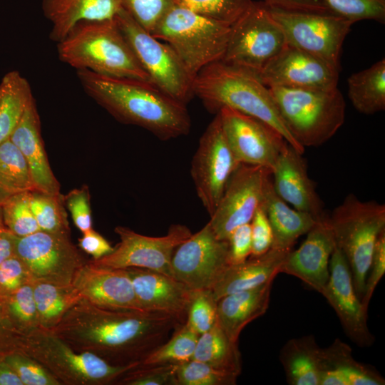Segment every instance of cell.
<instances>
[{"label":"cell","instance_id":"cell-47","mask_svg":"<svg viewBox=\"0 0 385 385\" xmlns=\"http://www.w3.org/2000/svg\"><path fill=\"white\" fill-rule=\"evenodd\" d=\"M88 187L75 188L63 195L65 207L70 212L75 226L82 232L92 227L91 208Z\"/></svg>","mask_w":385,"mask_h":385},{"label":"cell","instance_id":"cell-16","mask_svg":"<svg viewBox=\"0 0 385 385\" xmlns=\"http://www.w3.org/2000/svg\"><path fill=\"white\" fill-rule=\"evenodd\" d=\"M228 263V242L218 239L207 223L175 250L173 278L194 291L211 289Z\"/></svg>","mask_w":385,"mask_h":385},{"label":"cell","instance_id":"cell-24","mask_svg":"<svg viewBox=\"0 0 385 385\" xmlns=\"http://www.w3.org/2000/svg\"><path fill=\"white\" fill-rule=\"evenodd\" d=\"M9 139L24 157L35 189L50 194H60V184L51 170L43 146L34 98L28 104Z\"/></svg>","mask_w":385,"mask_h":385},{"label":"cell","instance_id":"cell-57","mask_svg":"<svg viewBox=\"0 0 385 385\" xmlns=\"http://www.w3.org/2000/svg\"><path fill=\"white\" fill-rule=\"evenodd\" d=\"M4 227V224H3L2 215H1V205H0V227Z\"/></svg>","mask_w":385,"mask_h":385},{"label":"cell","instance_id":"cell-40","mask_svg":"<svg viewBox=\"0 0 385 385\" xmlns=\"http://www.w3.org/2000/svg\"><path fill=\"white\" fill-rule=\"evenodd\" d=\"M29 192L12 195L1 204L4 226L17 237L40 230L30 207Z\"/></svg>","mask_w":385,"mask_h":385},{"label":"cell","instance_id":"cell-15","mask_svg":"<svg viewBox=\"0 0 385 385\" xmlns=\"http://www.w3.org/2000/svg\"><path fill=\"white\" fill-rule=\"evenodd\" d=\"M272 170L260 165L240 164L232 174L222 196L207 222L216 237L227 240L231 232L250 223L262 205Z\"/></svg>","mask_w":385,"mask_h":385},{"label":"cell","instance_id":"cell-14","mask_svg":"<svg viewBox=\"0 0 385 385\" xmlns=\"http://www.w3.org/2000/svg\"><path fill=\"white\" fill-rule=\"evenodd\" d=\"M115 232L119 236V243L111 253L99 260H90L93 264L114 269H148L172 277L173 255L192 235L187 226L180 224L171 225L168 233L161 237L145 236L122 226H117Z\"/></svg>","mask_w":385,"mask_h":385},{"label":"cell","instance_id":"cell-28","mask_svg":"<svg viewBox=\"0 0 385 385\" xmlns=\"http://www.w3.org/2000/svg\"><path fill=\"white\" fill-rule=\"evenodd\" d=\"M262 205L273 232V248L290 251L296 240L307 234L316 222L310 214L291 208L275 192L272 178L268 180Z\"/></svg>","mask_w":385,"mask_h":385},{"label":"cell","instance_id":"cell-13","mask_svg":"<svg viewBox=\"0 0 385 385\" xmlns=\"http://www.w3.org/2000/svg\"><path fill=\"white\" fill-rule=\"evenodd\" d=\"M240 164L225 137L219 114L216 113L200 138L190 168L197 195L210 216Z\"/></svg>","mask_w":385,"mask_h":385},{"label":"cell","instance_id":"cell-35","mask_svg":"<svg viewBox=\"0 0 385 385\" xmlns=\"http://www.w3.org/2000/svg\"><path fill=\"white\" fill-rule=\"evenodd\" d=\"M34 189L24 157L8 138L0 144V205L12 195Z\"/></svg>","mask_w":385,"mask_h":385},{"label":"cell","instance_id":"cell-25","mask_svg":"<svg viewBox=\"0 0 385 385\" xmlns=\"http://www.w3.org/2000/svg\"><path fill=\"white\" fill-rule=\"evenodd\" d=\"M289 252L272 247L263 255L250 256L241 263L228 265L211 289L215 299L218 301L227 294L274 280Z\"/></svg>","mask_w":385,"mask_h":385},{"label":"cell","instance_id":"cell-32","mask_svg":"<svg viewBox=\"0 0 385 385\" xmlns=\"http://www.w3.org/2000/svg\"><path fill=\"white\" fill-rule=\"evenodd\" d=\"M0 144L9 138L29 102L34 98L28 81L17 71L8 72L1 82Z\"/></svg>","mask_w":385,"mask_h":385},{"label":"cell","instance_id":"cell-37","mask_svg":"<svg viewBox=\"0 0 385 385\" xmlns=\"http://www.w3.org/2000/svg\"><path fill=\"white\" fill-rule=\"evenodd\" d=\"M198 337L185 324L167 342L146 356L140 365L179 364L189 361L192 358Z\"/></svg>","mask_w":385,"mask_h":385},{"label":"cell","instance_id":"cell-21","mask_svg":"<svg viewBox=\"0 0 385 385\" xmlns=\"http://www.w3.org/2000/svg\"><path fill=\"white\" fill-rule=\"evenodd\" d=\"M143 311L166 314L185 324L195 291L176 279L139 267L125 268Z\"/></svg>","mask_w":385,"mask_h":385},{"label":"cell","instance_id":"cell-30","mask_svg":"<svg viewBox=\"0 0 385 385\" xmlns=\"http://www.w3.org/2000/svg\"><path fill=\"white\" fill-rule=\"evenodd\" d=\"M348 96L359 113L371 115L385 109V59L352 73L347 79Z\"/></svg>","mask_w":385,"mask_h":385},{"label":"cell","instance_id":"cell-54","mask_svg":"<svg viewBox=\"0 0 385 385\" xmlns=\"http://www.w3.org/2000/svg\"><path fill=\"white\" fill-rule=\"evenodd\" d=\"M268 6L287 11L332 13L321 0H264Z\"/></svg>","mask_w":385,"mask_h":385},{"label":"cell","instance_id":"cell-10","mask_svg":"<svg viewBox=\"0 0 385 385\" xmlns=\"http://www.w3.org/2000/svg\"><path fill=\"white\" fill-rule=\"evenodd\" d=\"M267 8L287 45L311 54L339 73L342 46L352 21L333 13Z\"/></svg>","mask_w":385,"mask_h":385},{"label":"cell","instance_id":"cell-9","mask_svg":"<svg viewBox=\"0 0 385 385\" xmlns=\"http://www.w3.org/2000/svg\"><path fill=\"white\" fill-rule=\"evenodd\" d=\"M115 21L151 83L187 106L193 96L194 78L173 49L141 27L123 8Z\"/></svg>","mask_w":385,"mask_h":385},{"label":"cell","instance_id":"cell-50","mask_svg":"<svg viewBox=\"0 0 385 385\" xmlns=\"http://www.w3.org/2000/svg\"><path fill=\"white\" fill-rule=\"evenodd\" d=\"M369 271L361 300L366 310L373 293L385 273V230L380 234L375 244Z\"/></svg>","mask_w":385,"mask_h":385},{"label":"cell","instance_id":"cell-33","mask_svg":"<svg viewBox=\"0 0 385 385\" xmlns=\"http://www.w3.org/2000/svg\"><path fill=\"white\" fill-rule=\"evenodd\" d=\"M33 289L39 327L49 331H51L66 312L81 299L72 284L58 285L34 281Z\"/></svg>","mask_w":385,"mask_h":385},{"label":"cell","instance_id":"cell-8","mask_svg":"<svg viewBox=\"0 0 385 385\" xmlns=\"http://www.w3.org/2000/svg\"><path fill=\"white\" fill-rule=\"evenodd\" d=\"M336 245L344 254L361 300L375 244L385 230V205L351 193L329 217Z\"/></svg>","mask_w":385,"mask_h":385},{"label":"cell","instance_id":"cell-26","mask_svg":"<svg viewBox=\"0 0 385 385\" xmlns=\"http://www.w3.org/2000/svg\"><path fill=\"white\" fill-rule=\"evenodd\" d=\"M121 0H43L42 10L51 24L50 38L58 43L83 21L115 19Z\"/></svg>","mask_w":385,"mask_h":385},{"label":"cell","instance_id":"cell-27","mask_svg":"<svg viewBox=\"0 0 385 385\" xmlns=\"http://www.w3.org/2000/svg\"><path fill=\"white\" fill-rule=\"evenodd\" d=\"M273 282L227 294L217 301V321L232 340L238 342L242 330L266 312Z\"/></svg>","mask_w":385,"mask_h":385},{"label":"cell","instance_id":"cell-53","mask_svg":"<svg viewBox=\"0 0 385 385\" xmlns=\"http://www.w3.org/2000/svg\"><path fill=\"white\" fill-rule=\"evenodd\" d=\"M20 337L12 326L0 299V355L17 351Z\"/></svg>","mask_w":385,"mask_h":385},{"label":"cell","instance_id":"cell-31","mask_svg":"<svg viewBox=\"0 0 385 385\" xmlns=\"http://www.w3.org/2000/svg\"><path fill=\"white\" fill-rule=\"evenodd\" d=\"M192 359L238 376L241 373L238 342L227 336L217 321L208 331L199 335Z\"/></svg>","mask_w":385,"mask_h":385},{"label":"cell","instance_id":"cell-46","mask_svg":"<svg viewBox=\"0 0 385 385\" xmlns=\"http://www.w3.org/2000/svg\"><path fill=\"white\" fill-rule=\"evenodd\" d=\"M123 8L145 30L151 33L174 0H121Z\"/></svg>","mask_w":385,"mask_h":385},{"label":"cell","instance_id":"cell-56","mask_svg":"<svg viewBox=\"0 0 385 385\" xmlns=\"http://www.w3.org/2000/svg\"><path fill=\"white\" fill-rule=\"evenodd\" d=\"M0 385H23L17 374L4 359V355H0Z\"/></svg>","mask_w":385,"mask_h":385},{"label":"cell","instance_id":"cell-51","mask_svg":"<svg viewBox=\"0 0 385 385\" xmlns=\"http://www.w3.org/2000/svg\"><path fill=\"white\" fill-rule=\"evenodd\" d=\"M228 263L236 265L248 259L252 254L250 223L235 228L228 239Z\"/></svg>","mask_w":385,"mask_h":385},{"label":"cell","instance_id":"cell-20","mask_svg":"<svg viewBox=\"0 0 385 385\" xmlns=\"http://www.w3.org/2000/svg\"><path fill=\"white\" fill-rule=\"evenodd\" d=\"M336 246L329 216L324 215L316 220L302 244L287 253L280 273L294 276L322 293L329 279V260Z\"/></svg>","mask_w":385,"mask_h":385},{"label":"cell","instance_id":"cell-18","mask_svg":"<svg viewBox=\"0 0 385 385\" xmlns=\"http://www.w3.org/2000/svg\"><path fill=\"white\" fill-rule=\"evenodd\" d=\"M329 270V279L321 294L336 312L347 336L358 346H370L374 337L367 326V310L354 289L348 261L337 246L331 255Z\"/></svg>","mask_w":385,"mask_h":385},{"label":"cell","instance_id":"cell-4","mask_svg":"<svg viewBox=\"0 0 385 385\" xmlns=\"http://www.w3.org/2000/svg\"><path fill=\"white\" fill-rule=\"evenodd\" d=\"M59 59L76 71L151 82L115 19L83 21L57 43Z\"/></svg>","mask_w":385,"mask_h":385},{"label":"cell","instance_id":"cell-52","mask_svg":"<svg viewBox=\"0 0 385 385\" xmlns=\"http://www.w3.org/2000/svg\"><path fill=\"white\" fill-rule=\"evenodd\" d=\"M78 246L82 251L96 260L111 253L114 247L101 235L93 228L86 232L78 240Z\"/></svg>","mask_w":385,"mask_h":385},{"label":"cell","instance_id":"cell-17","mask_svg":"<svg viewBox=\"0 0 385 385\" xmlns=\"http://www.w3.org/2000/svg\"><path fill=\"white\" fill-rule=\"evenodd\" d=\"M217 113L237 161L272 171L278 156L288 143L283 136L263 121L232 108L223 107Z\"/></svg>","mask_w":385,"mask_h":385},{"label":"cell","instance_id":"cell-5","mask_svg":"<svg viewBox=\"0 0 385 385\" xmlns=\"http://www.w3.org/2000/svg\"><path fill=\"white\" fill-rule=\"evenodd\" d=\"M269 89L287 128L304 148L326 143L344 122L346 104L338 88Z\"/></svg>","mask_w":385,"mask_h":385},{"label":"cell","instance_id":"cell-11","mask_svg":"<svg viewBox=\"0 0 385 385\" xmlns=\"http://www.w3.org/2000/svg\"><path fill=\"white\" fill-rule=\"evenodd\" d=\"M287 46L284 35L264 2H253L231 26L222 62L255 74Z\"/></svg>","mask_w":385,"mask_h":385},{"label":"cell","instance_id":"cell-45","mask_svg":"<svg viewBox=\"0 0 385 385\" xmlns=\"http://www.w3.org/2000/svg\"><path fill=\"white\" fill-rule=\"evenodd\" d=\"M177 367L175 364H139L124 374L116 385H176Z\"/></svg>","mask_w":385,"mask_h":385},{"label":"cell","instance_id":"cell-36","mask_svg":"<svg viewBox=\"0 0 385 385\" xmlns=\"http://www.w3.org/2000/svg\"><path fill=\"white\" fill-rule=\"evenodd\" d=\"M29 198L40 230L71 234L63 195L34 189L29 191Z\"/></svg>","mask_w":385,"mask_h":385},{"label":"cell","instance_id":"cell-43","mask_svg":"<svg viewBox=\"0 0 385 385\" xmlns=\"http://www.w3.org/2000/svg\"><path fill=\"white\" fill-rule=\"evenodd\" d=\"M217 302L211 289L195 291L185 324L198 335L208 331L217 321Z\"/></svg>","mask_w":385,"mask_h":385},{"label":"cell","instance_id":"cell-38","mask_svg":"<svg viewBox=\"0 0 385 385\" xmlns=\"http://www.w3.org/2000/svg\"><path fill=\"white\" fill-rule=\"evenodd\" d=\"M1 300L9 319L19 334L26 335L39 328L33 282L22 286Z\"/></svg>","mask_w":385,"mask_h":385},{"label":"cell","instance_id":"cell-49","mask_svg":"<svg viewBox=\"0 0 385 385\" xmlns=\"http://www.w3.org/2000/svg\"><path fill=\"white\" fill-rule=\"evenodd\" d=\"M252 254L259 256L268 252L273 245V232L264 206L255 212L251 222Z\"/></svg>","mask_w":385,"mask_h":385},{"label":"cell","instance_id":"cell-55","mask_svg":"<svg viewBox=\"0 0 385 385\" xmlns=\"http://www.w3.org/2000/svg\"><path fill=\"white\" fill-rule=\"evenodd\" d=\"M16 235L6 227H0V265L15 255Z\"/></svg>","mask_w":385,"mask_h":385},{"label":"cell","instance_id":"cell-41","mask_svg":"<svg viewBox=\"0 0 385 385\" xmlns=\"http://www.w3.org/2000/svg\"><path fill=\"white\" fill-rule=\"evenodd\" d=\"M237 377L192 359L178 364L176 385H234Z\"/></svg>","mask_w":385,"mask_h":385},{"label":"cell","instance_id":"cell-42","mask_svg":"<svg viewBox=\"0 0 385 385\" xmlns=\"http://www.w3.org/2000/svg\"><path fill=\"white\" fill-rule=\"evenodd\" d=\"M334 14L353 23L361 20L385 21V0H321Z\"/></svg>","mask_w":385,"mask_h":385},{"label":"cell","instance_id":"cell-58","mask_svg":"<svg viewBox=\"0 0 385 385\" xmlns=\"http://www.w3.org/2000/svg\"><path fill=\"white\" fill-rule=\"evenodd\" d=\"M1 93H2V87H1V84H0V96H1Z\"/></svg>","mask_w":385,"mask_h":385},{"label":"cell","instance_id":"cell-44","mask_svg":"<svg viewBox=\"0 0 385 385\" xmlns=\"http://www.w3.org/2000/svg\"><path fill=\"white\" fill-rule=\"evenodd\" d=\"M23 385H61L42 364L33 358L15 351L4 355Z\"/></svg>","mask_w":385,"mask_h":385},{"label":"cell","instance_id":"cell-7","mask_svg":"<svg viewBox=\"0 0 385 385\" xmlns=\"http://www.w3.org/2000/svg\"><path fill=\"white\" fill-rule=\"evenodd\" d=\"M230 31L231 26L175 4L150 34L168 44L195 78L206 66L222 60Z\"/></svg>","mask_w":385,"mask_h":385},{"label":"cell","instance_id":"cell-3","mask_svg":"<svg viewBox=\"0 0 385 385\" xmlns=\"http://www.w3.org/2000/svg\"><path fill=\"white\" fill-rule=\"evenodd\" d=\"M193 96L211 113L228 107L256 118L279 132L298 153L302 147L287 128L268 87L245 68L215 61L204 67L194 78Z\"/></svg>","mask_w":385,"mask_h":385},{"label":"cell","instance_id":"cell-1","mask_svg":"<svg viewBox=\"0 0 385 385\" xmlns=\"http://www.w3.org/2000/svg\"><path fill=\"white\" fill-rule=\"evenodd\" d=\"M183 325L166 314L105 308L81 298L51 332L77 351L127 366L140 364Z\"/></svg>","mask_w":385,"mask_h":385},{"label":"cell","instance_id":"cell-34","mask_svg":"<svg viewBox=\"0 0 385 385\" xmlns=\"http://www.w3.org/2000/svg\"><path fill=\"white\" fill-rule=\"evenodd\" d=\"M331 371L344 379L346 385H384L385 381L376 371L356 361L347 344L337 339L323 349L322 371Z\"/></svg>","mask_w":385,"mask_h":385},{"label":"cell","instance_id":"cell-2","mask_svg":"<svg viewBox=\"0 0 385 385\" xmlns=\"http://www.w3.org/2000/svg\"><path fill=\"white\" fill-rule=\"evenodd\" d=\"M76 71L87 95L118 120L141 127L163 140L188 134L191 121L186 105L153 83Z\"/></svg>","mask_w":385,"mask_h":385},{"label":"cell","instance_id":"cell-48","mask_svg":"<svg viewBox=\"0 0 385 385\" xmlns=\"http://www.w3.org/2000/svg\"><path fill=\"white\" fill-rule=\"evenodd\" d=\"M29 272L16 255L0 265V299H3L22 286L32 283Z\"/></svg>","mask_w":385,"mask_h":385},{"label":"cell","instance_id":"cell-23","mask_svg":"<svg viewBox=\"0 0 385 385\" xmlns=\"http://www.w3.org/2000/svg\"><path fill=\"white\" fill-rule=\"evenodd\" d=\"M302 155L287 143L274 165L272 182L276 193L284 201L317 220L325 215Z\"/></svg>","mask_w":385,"mask_h":385},{"label":"cell","instance_id":"cell-12","mask_svg":"<svg viewBox=\"0 0 385 385\" xmlns=\"http://www.w3.org/2000/svg\"><path fill=\"white\" fill-rule=\"evenodd\" d=\"M15 255L27 267L34 281L71 284L87 260L68 233L38 230L15 239Z\"/></svg>","mask_w":385,"mask_h":385},{"label":"cell","instance_id":"cell-19","mask_svg":"<svg viewBox=\"0 0 385 385\" xmlns=\"http://www.w3.org/2000/svg\"><path fill=\"white\" fill-rule=\"evenodd\" d=\"M256 75L268 88L332 90L339 79V72L326 63L287 44Z\"/></svg>","mask_w":385,"mask_h":385},{"label":"cell","instance_id":"cell-22","mask_svg":"<svg viewBox=\"0 0 385 385\" xmlns=\"http://www.w3.org/2000/svg\"><path fill=\"white\" fill-rule=\"evenodd\" d=\"M71 284L81 298L97 306L143 311L125 269L98 266L89 260L77 272Z\"/></svg>","mask_w":385,"mask_h":385},{"label":"cell","instance_id":"cell-29","mask_svg":"<svg viewBox=\"0 0 385 385\" xmlns=\"http://www.w3.org/2000/svg\"><path fill=\"white\" fill-rule=\"evenodd\" d=\"M322 359L323 349L313 336L292 339L279 352L287 381L291 385H319Z\"/></svg>","mask_w":385,"mask_h":385},{"label":"cell","instance_id":"cell-39","mask_svg":"<svg viewBox=\"0 0 385 385\" xmlns=\"http://www.w3.org/2000/svg\"><path fill=\"white\" fill-rule=\"evenodd\" d=\"M175 4L206 18L230 26L239 20L253 4L252 0H174Z\"/></svg>","mask_w":385,"mask_h":385},{"label":"cell","instance_id":"cell-6","mask_svg":"<svg viewBox=\"0 0 385 385\" xmlns=\"http://www.w3.org/2000/svg\"><path fill=\"white\" fill-rule=\"evenodd\" d=\"M17 351L42 364L63 385H109L140 364L112 365L87 351H77L51 331L37 328L20 337Z\"/></svg>","mask_w":385,"mask_h":385}]
</instances>
